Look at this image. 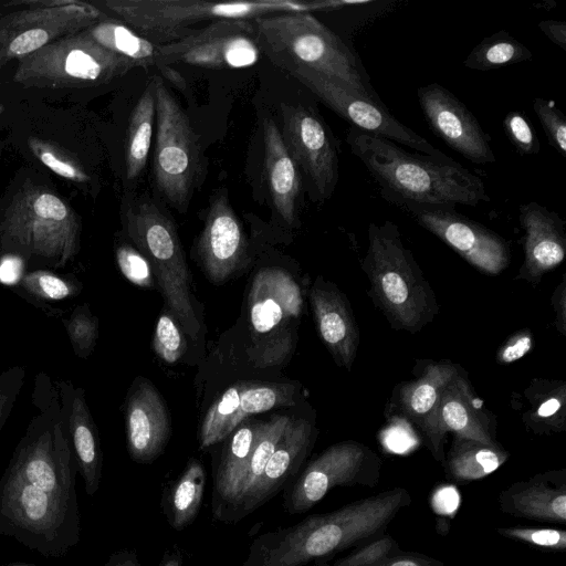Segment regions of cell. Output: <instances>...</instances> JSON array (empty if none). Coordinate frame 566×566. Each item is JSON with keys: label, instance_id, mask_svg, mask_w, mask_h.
Listing matches in <instances>:
<instances>
[{"label": "cell", "instance_id": "32", "mask_svg": "<svg viewBox=\"0 0 566 566\" xmlns=\"http://www.w3.org/2000/svg\"><path fill=\"white\" fill-rule=\"evenodd\" d=\"M206 486V471L200 461L190 459L163 496L166 518L176 531L189 526L201 507Z\"/></svg>", "mask_w": 566, "mask_h": 566}, {"label": "cell", "instance_id": "45", "mask_svg": "<svg viewBox=\"0 0 566 566\" xmlns=\"http://www.w3.org/2000/svg\"><path fill=\"white\" fill-rule=\"evenodd\" d=\"M25 370L13 366L0 375V431L8 420L23 386Z\"/></svg>", "mask_w": 566, "mask_h": 566}, {"label": "cell", "instance_id": "43", "mask_svg": "<svg viewBox=\"0 0 566 566\" xmlns=\"http://www.w3.org/2000/svg\"><path fill=\"white\" fill-rule=\"evenodd\" d=\"M116 262L123 275L137 286L153 289L155 276L147 259L134 247L123 243L117 245Z\"/></svg>", "mask_w": 566, "mask_h": 566}, {"label": "cell", "instance_id": "17", "mask_svg": "<svg viewBox=\"0 0 566 566\" xmlns=\"http://www.w3.org/2000/svg\"><path fill=\"white\" fill-rule=\"evenodd\" d=\"M417 97L428 126L450 148L473 164L495 163L491 137L452 92L438 83H431L419 87Z\"/></svg>", "mask_w": 566, "mask_h": 566}, {"label": "cell", "instance_id": "36", "mask_svg": "<svg viewBox=\"0 0 566 566\" xmlns=\"http://www.w3.org/2000/svg\"><path fill=\"white\" fill-rule=\"evenodd\" d=\"M18 285L25 293L46 301H63L82 291V284L75 276H64L49 270L24 273Z\"/></svg>", "mask_w": 566, "mask_h": 566}, {"label": "cell", "instance_id": "54", "mask_svg": "<svg viewBox=\"0 0 566 566\" xmlns=\"http://www.w3.org/2000/svg\"><path fill=\"white\" fill-rule=\"evenodd\" d=\"M8 566H33V565H28V564H11V565H8Z\"/></svg>", "mask_w": 566, "mask_h": 566}, {"label": "cell", "instance_id": "47", "mask_svg": "<svg viewBox=\"0 0 566 566\" xmlns=\"http://www.w3.org/2000/svg\"><path fill=\"white\" fill-rule=\"evenodd\" d=\"M376 566H443V563L423 554L400 551Z\"/></svg>", "mask_w": 566, "mask_h": 566}, {"label": "cell", "instance_id": "25", "mask_svg": "<svg viewBox=\"0 0 566 566\" xmlns=\"http://www.w3.org/2000/svg\"><path fill=\"white\" fill-rule=\"evenodd\" d=\"M470 381L461 371L446 387L438 409L439 436L446 442L448 432L490 446L500 444L494 438V421L473 395Z\"/></svg>", "mask_w": 566, "mask_h": 566}, {"label": "cell", "instance_id": "49", "mask_svg": "<svg viewBox=\"0 0 566 566\" xmlns=\"http://www.w3.org/2000/svg\"><path fill=\"white\" fill-rule=\"evenodd\" d=\"M23 259L13 255L6 254L0 261V281L4 283L19 282L22 277L20 272L22 270Z\"/></svg>", "mask_w": 566, "mask_h": 566}, {"label": "cell", "instance_id": "11", "mask_svg": "<svg viewBox=\"0 0 566 566\" xmlns=\"http://www.w3.org/2000/svg\"><path fill=\"white\" fill-rule=\"evenodd\" d=\"M248 302L261 359L270 364L280 361L294 343L303 306L300 286L283 269H262L253 279Z\"/></svg>", "mask_w": 566, "mask_h": 566}, {"label": "cell", "instance_id": "10", "mask_svg": "<svg viewBox=\"0 0 566 566\" xmlns=\"http://www.w3.org/2000/svg\"><path fill=\"white\" fill-rule=\"evenodd\" d=\"M22 3L30 7L0 18V67L108 18L93 4L76 0Z\"/></svg>", "mask_w": 566, "mask_h": 566}, {"label": "cell", "instance_id": "42", "mask_svg": "<svg viewBox=\"0 0 566 566\" xmlns=\"http://www.w3.org/2000/svg\"><path fill=\"white\" fill-rule=\"evenodd\" d=\"M186 349V343L175 319L161 314L157 321L154 334V350L157 356L168 364L180 359Z\"/></svg>", "mask_w": 566, "mask_h": 566}, {"label": "cell", "instance_id": "52", "mask_svg": "<svg viewBox=\"0 0 566 566\" xmlns=\"http://www.w3.org/2000/svg\"><path fill=\"white\" fill-rule=\"evenodd\" d=\"M158 566H184V556L178 545L164 554Z\"/></svg>", "mask_w": 566, "mask_h": 566}, {"label": "cell", "instance_id": "23", "mask_svg": "<svg viewBox=\"0 0 566 566\" xmlns=\"http://www.w3.org/2000/svg\"><path fill=\"white\" fill-rule=\"evenodd\" d=\"M310 303L321 339L335 363L350 370L357 355L359 333L346 295L319 277L310 290Z\"/></svg>", "mask_w": 566, "mask_h": 566}, {"label": "cell", "instance_id": "46", "mask_svg": "<svg viewBox=\"0 0 566 566\" xmlns=\"http://www.w3.org/2000/svg\"><path fill=\"white\" fill-rule=\"evenodd\" d=\"M532 332L527 329L518 331L500 347L496 360L501 364H511L525 356L532 349Z\"/></svg>", "mask_w": 566, "mask_h": 566}, {"label": "cell", "instance_id": "56", "mask_svg": "<svg viewBox=\"0 0 566 566\" xmlns=\"http://www.w3.org/2000/svg\"><path fill=\"white\" fill-rule=\"evenodd\" d=\"M0 149H1V145H0Z\"/></svg>", "mask_w": 566, "mask_h": 566}, {"label": "cell", "instance_id": "55", "mask_svg": "<svg viewBox=\"0 0 566 566\" xmlns=\"http://www.w3.org/2000/svg\"><path fill=\"white\" fill-rule=\"evenodd\" d=\"M3 111H4V106H3V104H2V103H0V116H1V114L3 113Z\"/></svg>", "mask_w": 566, "mask_h": 566}, {"label": "cell", "instance_id": "6", "mask_svg": "<svg viewBox=\"0 0 566 566\" xmlns=\"http://www.w3.org/2000/svg\"><path fill=\"white\" fill-rule=\"evenodd\" d=\"M80 510L28 483L7 468L0 478V534L48 558L80 542Z\"/></svg>", "mask_w": 566, "mask_h": 566}, {"label": "cell", "instance_id": "27", "mask_svg": "<svg viewBox=\"0 0 566 566\" xmlns=\"http://www.w3.org/2000/svg\"><path fill=\"white\" fill-rule=\"evenodd\" d=\"M264 169L272 205L277 214L294 224L301 191L300 169L272 118L263 122Z\"/></svg>", "mask_w": 566, "mask_h": 566}, {"label": "cell", "instance_id": "26", "mask_svg": "<svg viewBox=\"0 0 566 566\" xmlns=\"http://www.w3.org/2000/svg\"><path fill=\"white\" fill-rule=\"evenodd\" d=\"M260 424V423H259ZM259 424L247 421L240 423L227 438L212 473V515L226 523L238 500L244 474L256 440Z\"/></svg>", "mask_w": 566, "mask_h": 566}, {"label": "cell", "instance_id": "15", "mask_svg": "<svg viewBox=\"0 0 566 566\" xmlns=\"http://www.w3.org/2000/svg\"><path fill=\"white\" fill-rule=\"evenodd\" d=\"M476 270L497 275L510 262L506 240L453 206L407 202L399 207Z\"/></svg>", "mask_w": 566, "mask_h": 566}, {"label": "cell", "instance_id": "44", "mask_svg": "<svg viewBox=\"0 0 566 566\" xmlns=\"http://www.w3.org/2000/svg\"><path fill=\"white\" fill-rule=\"evenodd\" d=\"M503 129L520 155H536L541 150V144L532 124L523 113L509 112L503 119Z\"/></svg>", "mask_w": 566, "mask_h": 566}, {"label": "cell", "instance_id": "20", "mask_svg": "<svg viewBox=\"0 0 566 566\" xmlns=\"http://www.w3.org/2000/svg\"><path fill=\"white\" fill-rule=\"evenodd\" d=\"M314 427L290 419L281 440L255 485L233 507L227 523H238L265 504L296 475L314 441Z\"/></svg>", "mask_w": 566, "mask_h": 566}, {"label": "cell", "instance_id": "12", "mask_svg": "<svg viewBox=\"0 0 566 566\" xmlns=\"http://www.w3.org/2000/svg\"><path fill=\"white\" fill-rule=\"evenodd\" d=\"M380 475L381 459L366 444L354 440L332 444L311 461L284 492V509L290 514L305 513L332 489L374 488Z\"/></svg>", "mask_w": 566, "mask_h": 566}, {"label": "cell", "instance_id": "29", "mask_svg": "<svg viewBox=\"0 0 566 566\" xmlns=\"http://www.w3.org/2000/svg\"><path fill=\"white\" fill-rule=\"evenodd\" d=\"M521 418L535 434H553L566 429V382L534 379L523 391Z\"/></svg>", "mask_w": 566, "mask_h": 566}, {"label": "cell", "instance_id": "2", "mask_svg": "<svg viewBox=\"0 0 566 566\" xmlns=\"http://www.w3.org/2000/svg\"><path fill=\"white\" fill-rule=\"evenodd\" d=\"M253 24L261 53L291 75L319 74L381 101L357 54L311 13H273L253 19Z\"/></svg>", "mask_w": 566, "mask_h": 566}, {"label": "cell", "instance_id": "33", "mask_svg": "<svg viewBox=\"0 0 566 566\" xmlns=\"http://www.w3.org/2000/svg\"><path fill=\"white\" fill-rule=\"evenodd\" d=\"M156 104L153 78L135 105L128 125L125 148V170L128 180H136L143 172L150 150Z\"/></svg>", "mask_w": 566, "mask_h": 566}, {"label": "cell", "instance_id": "24", "mask_svg": "<svg viewBox=\"0 0 566 566\" xmlns=\"http://www.w3.org/2000/svg\"><path fill=\"white\" fill-rule=\"evenodd\" d=\"M503 513L514 517L566 523V470H549L518 481L499 495Z\"/></svg>", "mask_w": 566, "mask_h": 566}, {"label": "cell", "instance_id": "8", "mask_svg": "<svg viewBox=\"0 0 566 566\" xmlns=\"http://www.w3.org/2000/svg\"><path fill=\"white\" fill-rule=\"evenodd\" d=\"M134 67L84 30L20 59L13 81L27 87L85 88L107 84Z\"/></svg>", "mask_w": 566, "mask_h": 566}, {"label": "cell", "instance_id": "22", "mask_svg": "<svg viewBox=\"0 0 566 566\" xmlns=\"http://www.w3.org/2000/svg\"><path fill=\"white\" fill-rule=\"evenodd\" d=\"M518 220L524 232V262L516 279L537 284L565 259V221L557 212L535 201L518 207Z\"/></svg>", "mask_w": 566, "mask_h": 566}, {"label": "cell", "instance_id": "21", "mask_svg": "<svg viewBox=\"0 0 566 566\" xmlns=\"http://www.w3.org/2000/svg\"><path fill=\"white\" fill-rule=\"evenodd\" d=\"M126 442L130 458L150 463L164 451L170 436L168 409L158 390L144 378L132 386L125 409Z\"/></svg>", "mask_w": 566, "mask_h": 566}, {"label": "cell", "instance_id": "35", "mask_svg": "<svg viewBox=\"0 0 566 566\" xmlns=\"http://www.w3.org/2000/svg\"><path fill=\"white\" fill-rule=\"evenodd\" d=\"M245 386L247 382H237L229 387L208 409L199 432L201 449L209 448L232 433L231 421Z\"/></svg>", "mask_w": 566, "mask_h": 566}, {"label": "cell", "instance_id": "34", "mask_svg": "<svg viewBox=\"0 0 566 566\" xmlns=\"http://www.w3.org/2000/svg\"><path fill=\"white\" fill-rule=\"evenodd\" d=\"M532 52L506 31L485 36L463 61L474 71H490L532 60Z\"/></svg>", "mask_w": 566, "mask_h": 566}, {"label": "cell", "instance_id": "1", "mask_svg": "<svg viewBox=\"0 0 566 566\" xmlns=\"http://www.w3.org/2000/svg\"><path fill=\"white\" fill-rule=\"evenodd\" d=\"M346 140L379 186L380 196L397 207L407 202L478 207L490 201L483 180L447 155L412 153L352 126Z\"/></svg>", "mask_w": 566, "mask_h": 566}, {"label": "cell", "instance_id": "7", "mask_svg": "<svg viewBox=\"0 0 566 566\" xmlns=\"http://www.w3.org/2000/svg\"><path fill=\"white\" fill-rule=\"evenodd\" d=\"M124 223L128 237L149 262L175 318L196 339L200 323L191 302V275L172 219L158 202L140 199L127 207Z\"/></svg>", "mask_w": 566, "mask_h": 566}, {"label": "cell", "instance_id": "5", "mask_svg": "<svg viewBox=\"0 0 566 566\" xmlns=\"http://www.w3.org/2000/svg\"><path fill=\"white\" fill-rule=\"evenodd\" d=\"M104 7L119 21L157 44H168L191 35L203 21L253 20L273 13L307 12L321 3L292 0L210 2L195 0H107Z\"/></svg>", "mask_w": 566, "mask_h": 566}, {"label": "cell", "instance_id": "3", "mask_svg": "<svg viewBox=\"0 0 566 566\" xmlns=\"http://www.w3.org/2000/svg\"><path fill=\"white\" fill-rule=\"evenodd\" d=\"M361 268L373 300L395 329L417 333L433 321L439 311L434 292L395 222L369 223Z\"/></svg>", "mask_w": 566, "mask_h": 566}, {"label": "cell", "instance_id": "30", "mask_svg": "<svg viewBox=\"0 0 566 566\" xmlns=\"http://www.w3.org/2000/svg\"><path fill=\"white\" fill-rule=\"evenodd\" d=\"M87 32L99 45L128 60L136 67L157 66L175 84H181L179 76L161 65L160 44L138 34L122 21L107 18L88 28Z\"/></svg>", "mask_w": 566, "mask_h": 566}, {"label": "cell", "instance_id": "48", "mask_svg": "<svg viewBox=\"0 0 566 566\" xmlns=\"http://www.w3.org/2000/svg\"><path fill=\"white\" fill-rule=\"evenodd\" d=\"M552 304L555 312V323L557 329L565 335L566 333V280L565 275L560 283L556 286L553 296Z\"/></svg>", "mask_w": 566, "mask_h": 566}, {"label": "cell", "instance_id": "31", "mask_svg": "<svg viewBox=\"0 0 566 566\" xmlns=\"http://www.w3.org/2000/svg\"><path fill=\"white\" fill-rule=\"evenodd\" d=\"M509 453L501 444L490 446L453 436L442 463L447 479L455 483L481 480L506 462Z\"/></svg>", "mask_w": 566, "mask_h": 566}, {"label": "cell", "instance_id": "13", "mask_svg": "<svg viewBox=\"0 0 566 566\" xmlns=\"http://www.w3.org/2000/svg\"><path fill=\"white\" fill-rule=\"evenodd\" d=\"M282 112V138L305 175L313 199H328L338 181L337 142L319 113L310 105H285Z\"/></svg>", "mask_w": 566, "mask_h": 566}, {"label": "cell", "instance_id": "50", "mask_svg": "<svg viewBox=\"0 0 566 566\" xmlns=\"http://www.w3.org/2000/svg\"><path fill=\"white\" fill-rule=\"evenodd\" d=\"M539 30L563 51H566V22L560 20H543Z\"/></svg>", "mask_w": 566, "mask_h": 566}, {"label": "cell", "instance_id": "37", "mask_svg": "<svg viewBox=\"0 0 566 566\" xmlns=\"http://www.w3.org/2000/svg\"><path fill=\"white\" fill-rule=\"evenodd\" d=\"M28 146L45 167L60 177L75 182L90 180L82 164L60 145L38 137H29Z\"/></svg>", "mask_w": 566, "mask_h": 566}, {"label": "cell", "instance_id": "40", "mask_svg": "<svg viewBox=\"0 0 566 566\" xmlns=\"http://www.w3.org/2000/svg\"><path fill=\"white\" fill-rule=\"evenodd\" d=\"M503 537L528 544L539 549L564 552L566 531L551 527H497Z\"/></svg>", "mask_w": 566, "mask_h": 566}, {"label": "cell", "instance_id": "14", "mask_svg": "<svg viewBox=\"0 0 566 566\" xmlns=\"http://www.w3.org/2000/svg\"><path fill=\"white\" fill-rule=\"evenodd\" d=\"M261 55L253 20L224 19L197 29L191 35L160 44V62L206 69H241Z\"/></svg>", "mask_w": 566, "mask_h": 566}, {"label": "cell", "instance_id": "4", "mask_svg": "<svg viewBox=\"0 0 566 566\" xmlns=\"http://www.w3.org/2000/svg\"><path fill=\"white\" fill-rule=\"evenodd\" d=\"M81 222L54 192L25 185L0 220V242L7 254L62 268L80 249Z\"/></svg>", "mask_w": 566, "mask_h": 566}, {"label": "cell", "instance_id": "41", "mask_svg": "<svg viewBox=\"0 0 566 566\" xmlns=\"http://www.w3.org/2000/svg\"><path fill=\"white\" fill-rule=\"evenodd\" d=\"M533 109L538 117L548 144L566 158V118L554 101L536 97Z\"/></svg>", "mask_w": 566, "mask_h": 566}, {"label": "cell", "instance_id": "51", "mask_svg": "<svg viewBox=\"0 0 566 566\" xmlns=\"http://www.w3.org/2000/svg\"><path fill=\"white\" fill-rule=\"evenodd\" d=\"M103 566H143L135 551L122 549L113 553Z\"/></svg>", "mask_w": 566, "mask_h": 566}, {"label": "cell", "instance_id": "9", "mask_svg": "<svg viewBox=\"0 0 566 566\" xmlns=\"http://www.w3.org/2000/svg\"><path fill=\"white\" fill-rule=\"evenodd\" d=\"M156 104V139L153 175L157 191L185 213L199 185L202 154L188 116L163 78L153 77Z\"/></svg>", "mask_w": 566, "mask_h": 566}, {"label": "cell", "instance_id": "28", "mask_svg": "<svg viewBox=\"0 0 566 566\" xmlns=\"http://www.w3.org/2000/svg\"><path fill=\"white\" fill-rule=\"evenodd\" d=\"M67 396V426L71 447L85 485L93 496L101 483L103 455L98 431L86 403L84 389L64 381Z\"/></svg>", "mask_w": 566, "mask_h": 566}, {"label": "cell", "instance_id": "19", "mask_svg": "<svg viewBox=\"0 0 566 566\" xmlns=\"http://www.w3.org/2000/svg\"><path fill=\"white\" fill-rule=\"evenodd\" d=\"M247 239L226 189L217 191L209 205L198 241V256L207 277L214 284L227 281L243 263Z\"/></svg>", "mask_w": 566, "mask_h": 566}, {"label": "cell", "instance_id": "39", "mask_svg": "<svg viewBox=\"0 0 566 566\" xmlns=\"http://www.w3.org/2000/svg\"><path fill=\"white\" fill-rule=\"evenodd\" d=\"M396 539L388 534L371 539L336 559L328 566H376L389 556L400 552Z\"/></svg>", "mask_w": 566, "mask_h": 566}, {"label": "cell", "instance_id": "53", "mask_svg": "<svg viewBox=\"0 0 566 566\" xmlns=\"http://www.w3.org/2000/svg\"><path fill=\"white\" fill-rule=\"evenodd\" d=\"M308 566H328V562L327 560H317V562L310 564Z\"/></svg>", "mask_w": 566, "mask_h": 566}, {"label": "cell", "instance_id": "38", "mask_svg": "<svg viewBox=\"0 0 566 566\" xmlns=\"http://www.w3.org/2000/svg\"><path fill=\"white\" fill-rule=\"evenodd\" d=\"M66 334L75 355L87 358L94 350L98 338V319L87 304L78 305L71 316L63 319Z\"/></svg>", "mask_w": 566, "mask_h": 566}, {"label": "cell", "instance_id": "16", "mask_svg": "<svg viewBox=\"0 0 566 566\" xmlns=\"http://www.w3.org/2000/svg\"><path fill=\"white\" fill-rule=\"evenodd\" d=\"M292 76L307 87L327 107L346 119L352 127L391 140L420 154L434 157L446 155L426 138L399 122L382 101L360 96L338 82L319 74L301 72Z\"/></svg>", "mask_w": 566, "mask_h": 566}, {"label": "cell", "instance_id": "18", "mask_svg": "<svg viewBox=\"0 0 566 566\" xmlns=\"http://www.w3.org/2000/svg\"><path fill=\"white\" fill-rule=\"evenodd\" d=\"M461 369L449 360L429 361L419 377L397 386L391 399L394 412L420 429L432 457L441 463L446 453L438 430V409L446 387Z\"/></svg>", "mask_w": 566, "mask_h": 566}]
</instances>
